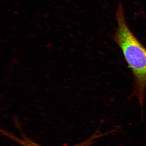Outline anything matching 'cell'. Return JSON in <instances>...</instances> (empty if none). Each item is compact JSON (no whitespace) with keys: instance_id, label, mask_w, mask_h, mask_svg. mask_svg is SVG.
<instances>
[{"instance_id":"1","label":"cell","mask_w":146,"mask_h":146,"mask_svg":"<svg viewBox=\"0 0 146 146\" xmlns=\"http://www.w3.org/2000/svg\"><path fill=\"white\" fill-rule=\"evenodd\" d=\"M117 27L114 41L123 52L124 58L134 76L133 95L135 96L142 109L146 89V48L129 28L124 9L119 3L116 11Z\"/></svg>"},{"instance_id":"2","label":"cell","mask_w":146,"mask_h":146,"mask_svg":"<svg viewBox=\"0 0 146 146\" xmlns=\"http://www.w3.org/2000/svg\"><path fill=\"white\" fill-rule=\"evenodd\" d=\"M14 121L15 127L19 131L20 135H16L13 133L1 129L0 131L3 135L20 146H44L35 142L26 135L24 133L21 124L18 119L14 118ZM105 135L104 133L98 129L85 141L72 146H91L95 143L96 140L97 139L105 136Z\"/></svg>"}]
</instances>
